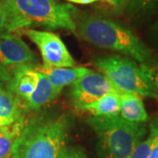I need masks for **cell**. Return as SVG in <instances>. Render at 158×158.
Segmentation results:
<instances>
[{"mask_svg": "<svg viewBox=\"0 0 158 158\" xmlns=\"http://www.w3.org/2000/svg\"><path fill=\"white\" fill-rule=\"evenodd\" d=\"M11 78L7 83V89L18 98L27 100L34 92L39 80V74L31 64H24L11 67Z\"/></svg>", "mask_w": 158, "mask_h": 158, "instance_id": "9", "label": "cell"}, {"mask_svg": "<svg viewBox=\"0 0 158 158\" xmlns=\"http://www.w3.org/2000/svg\"><path fill=\"white\" fill-rule=\"evenodd\" d=\"M158 11V0H128L126 5L130 21L140 24L149 19Z\"/></svg>", "mask_w": 158, "mask_h": 158, "instance_id": "15", "label": "cell"}, {"mask_svg": "<svg viewBox=\"0 0 158 158\" xmlns=\"http://www.w3.org/2000/svg\"><path fill=\"white\" fill-rule=\"evenodd\" d=\"M11 78L10 69L0 63V83H9Z\"/></svg>", "mask_w": 158, "mask_h": 158, "instance_id": "22", "label": "cell"}, {"mask_svg": "<svg viewBox=\"0 0 158 158\" xmlns=\"http://www.w3.org/2000/svg\"><path fill=\"white\" fill-rule=\"evenodd\" d=\"M36 62L35 56L20 37L11 33L0 34V63L6 67H14Z\"/></svg>", "mask_w": 158, "mask_h": 158, "instance_id": "8", "label": "cell"}, {"mask_svg": "<svg viewBox=\"0 0 158 158\" xmlns=\"http://www.w3.org/2000/svg\"><path fill=\"white\" fill-rule=\"evenodd\" d=\"M67 1L71 2V3H75V4H79V5H88V4H91L94 2H98V1H106V2L109 3L110 5L114 6L112 0H67Z\"/></svg>", "mask_w": 158, "mask_h": 158, "instance_id": "24", "label": "cell"}, {"mask_svg": "<svg viewBox=\"0 0 158 158\" xmlns=\"http://www.w3.org/2000/svg\"><path fill=\"white\" fill-rule=\"evenodd\" d=\"M70 128L65 114L41 115L27 122L15 139L11 158H57Z\"/></svg>", "mask_w": 158, "mask_h": 158, "instance_id": "1", "label": "cell"}, {"mask_svg": "<svg viewBox=\"0 0 158 158\" xmlns=\"http://www.w3.org/2000/svg\"><path fill=\"white\" fill-rule=\"evenodd\" d=\"M150 70H151L153 85L158 93V62L155 63L154 65L150 64Z\"/></svg>", "mask_w": 158, "mask_h": 158, "instance_id": "23", "label": "cell"}, {"mask_svg": "<svg viewBox=\"0 0 158 158\" xmlns=\"http://www.w3.org/2000/svg\"><path fill=\"white\" fill-rule=\"evenodd\" d=\"M13 19V31L30 27L76 32V9L57 0H4Z\"/></svg>", "mask_w": 158, "mask_h": 158, "instance_id": "3", "label": "cell"}, {"mask_svg": "<svg viewBox=\"0 0 158 158\" xmlns=\"http://www.w3.org/2000/svg\"><path fill=\"white\" fill-rule=\"evenodd\" d=\"M120 117L135 123H144L148 120V115L141 97L122 93L120 103Z\"/></svg>", "mask_w": 158, "mask_h": 158, "instance_id": "13", "label": "cell"}, {"mask_svg": "<svg viewBox=\"0 0 158 158\" xmlns=\"http://www.w3.org/2000/svg\"><path fill=\"white\" fill-rule=\"evenodd\" d=\"M24 34L38 47L44 67L72 68L76 62L62 39L56 34L34 29H25Z\"/></svg>", "mask_w": 158, "mask_h": 158, "instance_id": "6", "label": "cell"}, {"mask_svg": "<svg viewBox=\"0 0 158 158\" xmlns=\"http://www.w3.org/2000/svg\"><path fill=\"white\" fill-rule=\"evenodd\" d=\"M87 123L97 135L104 158H128L147 134L142 123L130 122L118 115L93 116Z\"/></svg>", "mask_w": 158, "mask_h": 158, "instance_id": "4", "label": "cell"}, {"mask_svg": "<svg viewBox=\"0 0 158 158\" xmlns=\"http://www.w3.org/2000/svg\"><path fill=\"white\" fill-rule=\"evenodd\" d=\"M149 127H152L154 130L155 137H154V141H153L148 158H158V116L151 121Z\"/></svg>", "mask_w": 158, "mask_h": 158, "instance_id": "20", "label": "cell"}, {"mask_svg": "<svg viewBox=\"0 0 158 158\" xmlns=\"http://www.w3.org/2000/svg\"><path fill=\"white\" fill-rule=\"evenodd\" d=\"M10 127H11V125H9V126H0V135L7 132L8 130L10 129Z\"/></svg>", "mask_w": 158, "mask_h": 158, "instance_id": "26", "label": "cell"}, {"mask_svg": "<svg viewBox=\"0 0 158 158\" xmlns=\"http://www.w3.org/2000/svg\"><path fill=\"white\" fill-rule=\"evenodd\" d=\"M121 94L118 92L107 93L97 101L85 106L82 110L90 112L94 116H118L120 113Z\"/></svg>", "mask_w": 158, "mask_h": 158, "instance_id": "14", "label": "cell"}, {"mask_svg": "<svg viewBox=\"0 0 158 158\" xmlns=\"http://www.w3.org/2000/svg\"><path fill=\"white\" fill-rule=\"evenodd\" d=\"M76 32L83 40L98 48L118 52L141 64L150 65L153 56L140 38L125 26L111 19L90 15L76 23Z\"/></svg>", "mask_w": 158, "mask_h": 158, "instance_id": "2", "label": "cell"}, {"mask_svg": "<svg viewBox=\"0 0 158 158\" xmlns=\"http://www.w3.org/2000/svg\"><path fill=\"white\" fill-rule=\"evenodd\" d=\"M38 74L39 80L37 86L25 105V107L31 111H37L48 105L54 101L62 91L53 85L44 74L39 71Z\"/></svg>", "mask_w": 158, "mask_h": 158, "instance_id": "11", "label": "cell"}, {"mask_svg": "<svg viewBox=\"0 0 158 158\" xmlns=\"http://www.w3.org/2000/svg\"><path fill=\"white\" fill-rule=\"evenodd\" d=\"M22 118L19 98L0 83V126H9Z\"/></svg>", "mask_w": 158, "mask_h": 158, "instance_id": "12", "label": "cell"}, {"mask_svg": "<svg viewBox=\"0 0 158 158\" xmlns=\"http://www.w3.org/2000/svg\"><path fill=\"white\" fill-rule=\"evenodd\" d=\"M110 92L121 93L103 74L92 70L74 83L69 96L74 106L82 110L85 106L97 101Z\"/></svg>", "mask_w": 158, "mask_h": 158, "instance_id": "7", "label": "cell"}, {"mask_svg": "<svg viewBox=\"0 0 158 158\" xmlns=\"http://www.w3.org/2000/svg\"><path fill=\"white\" fill-rule=\"evenodd\" d=\"M92 64L121 93L158 98L150 65H139L135 61L118 55L98 57L92 61Z\"/></svg>", "mask_w": 158, "mask_h": 158, "instance_id": "5", "label": "cell"}, {"mask_svg": "<svg viewBox=\"0 0 158 158\" xmlns=\"http://www.w3.org/2000/svg\"><path fill=\"white\" fill-rule=\"evenodd\" d=\"M148 37L150 42L158 49V19L149 27Z\"/></svg>", "mask_w": 158, "mask_h": 158, "instance_id": "21", "label": "cell"}, {"mask_svg": "<svg viewBox=\"0 0 158 158\" xmlns=\"http://www.w3.org/2000/svg\"><path fill=\"white\" fill-rule=\"evenodd\" d=\"M13 31V19L11 11L5 4L0 2V34L11 33Z\"/></svg>", "mask_w": 158, "mask_h": 158, "instance_id": "18", "label": "cell"}, {"mask_svg": "<svg viewBox=\"0 0 158 158\" xmlns=\"http://www.w3.org/2000/svg\"><path fill=\"white\" fill-rule=\"evenodd\" d=\"M3 1H4V0H0V2H3Z\"/></svg>", "mask_w": 158, "mask_h": 158, "instance_id": "27", "label": "cell"}, {"mask_svg": "<svg viewBox=\"0 0 158 158\" xmlns=\"http://www.w3.org/2000/svg\"><path fill=\"white\" fill-rule=\"evenodd\" d=\"M25 118L11 125L10 129L0 135V158H11V149L15 139L26 125Z\"/></svg>", "mask_w": 158, "mask_h": 158, "instance_id": "16", "label": "cell"}, {"mask_svg": "<svg viewBox=\"0 0 158 158\" xmlns=\"http://www.w3.org/2000/svg\"><path fill=\"white\" fill-rule=\"evenodd\" d=\"M57 158H87L84 149L80 147L63 146Z\"/></svg>", "mask_w": 158, "mask_h": 158, "instance_id": "19", "label": "cell"}, {"mask_svg": "<svg viewBox=\"0 0 158 158\" xmlns=\"http://www.w3.org/2000/svg\"><path fill=\"white\" fill-rule=\"evenodd\" d=\"M154 137H155V132L152 127H149L148 136L144 141H141L136 146L128 158H148L153 141H154Z\"/></svg>", "mask_w": 158, "mask_h": 158, "instance_id": "17", "label": "cell"}, {"mask_svg": "<svg viewBox=\"0 0 158 158\" xmlns=\"http://www.w3.org/2000/svg\"><path fill=\"white\" fill-rule=\"evenodd\" d=\"M35 69L44 74L56 88L62 90L67 85H73L79 78L90 73L92 70L85 67L72 68H47L44 66H37Z\"/></svg>", "mask_w": 158, "mask_h": 158, "instance_id": "10", "label": "cell"}, {"mask_svg": "<svg viewBox=\"0 0 158 158\" xmlns=\"http://www.w3.org/2000/svg\"><path fill=\"white\" fill-rule=\"evenodd\" d=\"M113 3V5L115 7H118V8H121L122 6H124L127 5V1L128 0H112Z\"/></svg>", "mask_w": 158, "mask_h": 158, "instance_id": "25", "label": "cell"}]
</instances>
